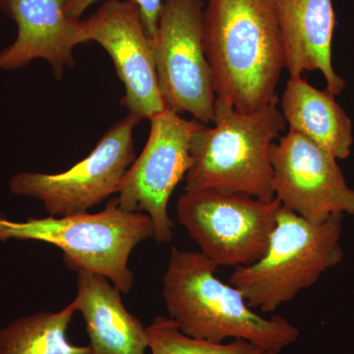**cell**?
I'll return each instance as SVG.
<instances>
[{"mask_svg":"<svg viewBox=\"0 0 354 354\" xmlns=\"http://www.w3.org/2000/svg\"><path fill=\"white\" fill-rule=\"evenodd\" d=\"M203 0H164L151 41L165 108L209 125L216 95L203 46Z\"/></svg>","mask_w":354,"mask_h":354,"instance_id":"cell-7","label":"cell"},{"mask_svg":"<svg viewBox=\"0 0 354 354\" xmlns=\"http://www.w3.org/2000/svg\"><path fill=\"white\" fill-rule=\"evenodd\" d=\"M152 218L142 212H127L113 198L95 214H77L13 221L0 218V241H38L64 251L70 270L82 268L106 277L120 292L134 283L128 266L130 254L139 243L153 239Z\"/></svg>","mask_w":354,"mask_h":354,"instance_id":"cell-5","label":"cell"},{"mask_svg":"<svg viewBox=\"0 0 354 354\" xmlns=\"http://www.w3.org/2000/svg\"><path fill=\"white\" fill-rule=\"evenodd\" d=\"M270 158L274 197L281 206L314 223L354 215V189L337 158L322 147L288 130L272 144Z\"/></svg>","mask_w":354,"mask_h":354,"instance_id":"cell-10","label":"cell"},{"mask_svg":"<svg viewBox=\"0 0 354 354\" xmlns=\"http://www.w3.org/2000/svg\"><path fill=\"white\" fill-rule=\"evenodd\" d=\"M281 204L214 189L185 191L176 204L179 223L216 267L257 262L269 245Z\"/></svg>","mask_w":354,"mask_h":354,"instance_id":"cell-6","label":"cell"},{"mask_svg":"<svg viewBox=\"0 0 354 354\" xmlns=\"http://www.w3.org/2000/svg\"><path fill=\"white\" fill-rule=\"evenodd\" d=\"M147 330L152 354H279L243 339L230 344L194 339L183 334L169 317H156Z\"/></svg>","mask_w":354,"mask_h":354,"instance_id":"cell-17","label":"cell"},{"mask_svg":"<svg viewBox=\"0 0 354 354\" xmlns=\"http://www.w3.org/2000/svg\"><path fill=\"white\" fill-rule=\"evenodd\" d=\"M86 21L88 41L101 44L113 58L125 87L121 104L129 114L151 120L165 111L158 87L152 41L147 35L139 6L133 0H104Z\"/></svg>","mask_w":354,"mask_h":354,"instance_id":"cell-11","label":"cell"},{"mask_svg":"<svg viewBox=\"0 0 354 354\" xmlns=\"http://www.w3.org/2000/svg\"><path fill=\"white\" fill-rule=\"evenodd\" d=\"M342 218L314 223L281 206L264 255L254 264L234 268L230 285L251 308L272 313L342 262Z\"/></svg>","mask_w":354,"mask_h":354,"instance_id":"cell-4","label":"cell"},{"mask_svg":"<svg viewBox=\"0 0 354 354\" xmlns=\"http://www.w3.org/2000/svg\"><path fill=\"white\" fill-rule=\"evenodd\" d=\"M216 268L200 251L171 247L162 297L183 334L212 342L243 339L278 353L297 341L295 326L256 313L241 291L216 277Z\"/></svg>","mask_w":354,"mask_h":354,"instance_id":"cell-2","label":"cell"},{"mask_svg":"<svg viewBox=\"0 0 354 354\" xmlns=\"http://www.w3.org/2000/svg\"><path fill=\"white\" fill-rule=\"evenodd\" d=\"M213 127L202 124L190 142L185 191L214 189L274 199L271 147L286 122L277 104L244 113L216 97Z\"/></svg>","mask_w":354,"mask_h":354,"instance_id":"cell-3","label":"cell"},{"mask_svg":"<svg viewBox=\"0 0 354 354\" xmlns=\"http://www.w3.org/2000/svg\"><path fill=\"white\" fill-rule=\"evenodd\" d=\"M150 121L145 148L123 177L118 202L124 211L150 216L155 227L153 241L169 244L174 235L169 199L189 171L191 138L203 123L184 120L169 109Z\"/></svg>","mask_w":354,"mask_h":354,"instance_id":"cell-9","label":"cell"},{"mask_svg":"<svg viewBox=\"0 0 354 354\" xmlns=\"http://www.w3.org/2000/svg\"><path fill=\"white\" fill-rule=\"evenodd\" d=\"M77 274V311L82 314L92 354H146L148 330L127 309L120 291L102 274L82 268Z\"/></svg>","mask_w":354,"mask_h":354,"instance_id":"cell-14","label":"cell"},{"mask_svg":"<svg viewBox=\"0 0 354 354\" xmlns=\"http://www.w3.org/2000/svg\"><path fill=\"white\" fill-rule=\"evenodd\" d=\"M139 121L129 114L114 123L93 152L68 171L19 172L11 179V192L36 198L53 216L87 213L120 191L123 177L136 158L134 128Z\"/></svg>","mask_w":354,"mask_h":354,"instance_id":"cell-8","label":"cell"},{"mask_svg":"<svg viewBox=\"0 0 354 354\" xmlns=\"http://www.w3.org/2000/svg\"><path fill=\"white\" fill-rule=\"evenodd\" d=\"M70 0H0L18 26L17 39L0 53V69H17L36 58L50 62L57 78L73 67V50L88 43L86 21L67 12Z\"/></svg>","mask_w":354,"mask_h":354,"instance_id":"cell-12","label":"cell"},{"mask_svg":"<svg viewBox=\"0 0 354 354\" xmlns=\"http://www.w3.org/2000/svg\"><path fill=\"white\" fill-rule=\"evenodd\" d=\"M281 111L290 130L322 147L337 160L351 156L353 122L329 91L319 90L302 76L290 77Z\"/></svg>","mask_w":354,"mask_h":354,"instance_id":"cell-15","label":"cell"},{"mask_svg":"<svg viewBox=\"0 0 354 354\" xmlns=\"http://www.w3.org/2000/svg\"><path fill=\"white\" fill-rule=\"evenodd\" d=\"M203 46L216 97L244 113L278 102L286 65L276 0H208Z\"/></svg>","mask_w":354,"mask_h":354,"instance_id":"cell-1","label":"cell"},{"mask_svg":"<svg viewBox=\"0 0 354 354\" xmlns=\"http://www.w3.org/2000/svg\"><path fill=\"white\" fill-rule=\"evenodd\" d=\"M77 311L75 301L58 312L21 317L0 330V354H92L88 346H75L67 330Z\"/></svg>","mask_w":354,"mask_h":354,"instance_id":"cell-16","label":"cell"},{"mask_svg":"<svg viewBox=\"0 0 354 354\" xmlns=\"http://www.w3.org/2000/svg\"><path fill=\"white\" fill-rule=\"evenodd\" d=\"M286 69L290 77L320 71L330 94L341 95L346 82L333 65L335 14L333 0H276Z\"/></svg>","mask_w":354,"mask_h":354,"instance_id":"cell-13","label":"cell"},{"mask_svg":"<svg viewBox=\"0 0 354 354\" xmlns=\"http://www.w3.org/2000/svg\"><path fill=\"white\" fill-rule=\"evenodd\" d=\"M99 0H70L67 12L73 17L80 18L86 10ZM139 6L147 35L151 41L155 39L158 31V16L164 0H133Z\"/></svg>","mask_w":354,"mask_h":354,"instance_id":"cell-18","label":"cell"}]
</instances>
